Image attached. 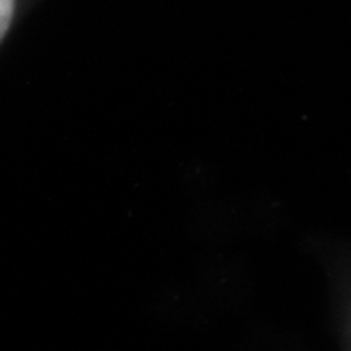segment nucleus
I'll return each instance as SVG.
<instances>
[{
  "instance_id": "obj_1",
  "label": "nucleus",
  "mask_w": 351,
  "mask_h": 351,
  "mask_svg": "<svg viewBox=\"0 0 351 351\" xmlns=\"http://www.w3.org/2000/svg\"><path fill=\"white\" fill-rule=\"evenodd\" d=\"M16 10H18V0H0V45L12 27Z\"/></svg>"
}]
</instances>
